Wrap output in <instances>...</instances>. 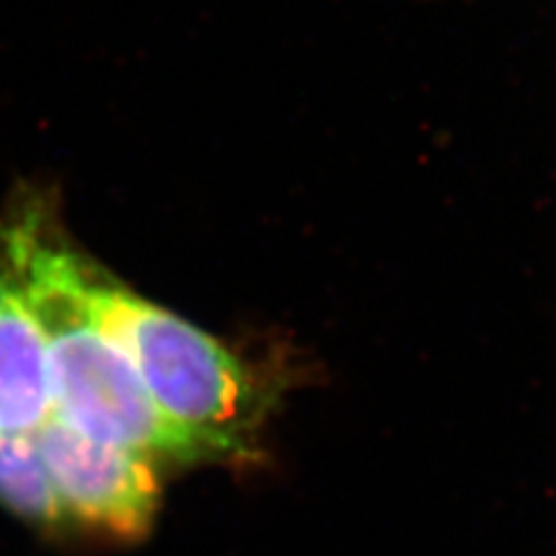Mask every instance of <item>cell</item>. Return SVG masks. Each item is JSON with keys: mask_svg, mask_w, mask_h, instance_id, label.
Returning a JSON list of instances; mask_svg holds the SVG:
<instances>
[{"mask_svg": "<svg viewBox=\"0 0 556 556\" xmlns=\"http://www.w3.org/2000/svg\"><path fill=\"white\" fill-rule=\"evenodd\" d=\"M89 300L102 332L126 353L153 404L208 462L253 455L271 406V390L255 369L96 263H89Z\"/></svg>", "mask_w": 556, "mask_h": 556, "instance_id": "2", "label": "cell"}, {"mask_svg": "<svg viewBox=\"0 0 556 556\" xmlns=\"http://www.w3.org/2000/svg\"><path fill=\"white\" fill-rule=\"evenodd\" d=\"M51 417L47 345L0 251V431H35Z\"/></svg>", "mask_w": 556, "mask_h": 556, "instance_id": "4", "label": "cell"}, {"mask_svg": "<svg viewBox=\"0 0 556 556\" xmlns=\"http://www.w3.org/2000/svg\"><path fill=\"white\" fill-rule=\"evenodd\" d=\"M0 251L42 329L51 415L151 459L208 462L153 404L126 353L102 332L89 300V260L70 247L54 204L38 188L16 190L0 218Z\"/></svg>", "mask_w": 556, "mask_h": 556, "instance_id": "1", "label": "cell"}, {"mask_svg": "<svg viewBox=\"0 0 556 556\" xmlns=\"http://www.w3.org/2000/svg\"><path fill=\"white\" fill-rule=\"evenodd\" d=\"M35 441L67 519L121 541L149 533L161 503L151 457L86 437L54 415Z\"/></svg>", "mask_w": 556, "mask_h": 556, "instance_id": "3", "label": "cell"}, {"mask_svg": "<svg viewBox=\"0 0 556 556\" xmlns=\"http://www.w3.org/2000/svg\"><path fill=\"white\" fill-rule=\"evenodd\" d=\"M0 503L40 529H61L67 521L35 431H0Z\"/></svg>", "mask_w": 556, "mask_h": 556, "instance_id": "5", "label": "cell"}]
</instances>
